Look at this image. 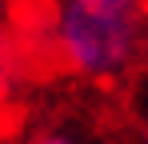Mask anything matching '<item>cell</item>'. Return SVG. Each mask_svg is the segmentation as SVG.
I'll use <instances>...</instances> for the list:
<instances>
[{"mask_svg":"<svg viewBox=\"0 0 148 144\" xmlns=\"http://www.w3.org/2000/svg\"><path fill=\"white\" fill-rule=\"evenodd\" d=\"M36 144H76L72 136H60V132H52V136H40Z\"/></svg>","mask_w":148,"mask_h":144,"instance_id":"277c9868","label":"cell"},{"mask_svg":"<svg viewBox=\"0 0 148 144\" xmlns=\"http://www.w3.org/2000/svg\"><path fill=\"white\" fill-rule=\"evenodd\" d=\"M140 144H148V116L140 120Z\"/></svg>","mask_w":148,"mask_h":144,"instance_id":"52a82bcc","label":"cell"},{"mask_svg":"<svg viewBox=\"0 0 148 144\" xmlns=\"http://www.w3.org/2000/svg\"><path fill=\"white\" fill-rule=\"evenodd\" d=\"M44 72L120 84L148 56V0H48L16 8Z\"/></svg>","mask_w":148,"mask_h":144,"instance_id":"6da1fadb","label":"cell"},{"mask_svg":"<svg viewBox=\"0 0 148 144\" xmlns=\"http://www.w3.org/2000/svg\"><path fill=\"white\" fill-rule=\"evenodd\" d=\"M44 72V60L32 44V36L24 32V24L16 20H0V104H16V96Z\"/></svg>","mask_w":148,"mask_h":144,"instance_id":"7a4b0ae2","label":"cell"},{"mask_svg":"<svg viewBox=\"0 0 148 144\" xmlns=\"http://www.w3.org/2000/svg\"><path fill=\"white\" fill-rule=\"evenodd\" d=\"M40 4H48V0H16V8H40Z\"/></svg>","mask_w":148,"mask_h":144,"instance_id":"8992f818","label":"cell"},{"mask_svg":"<svg viewBox=\"0 0 148 144\" xmlns=\"http://www.w3.org/2000/svg\"><path fill=\"white\" fill-rule=\"evenodd\" d=\"M16 16V0H0V20H12Z\"/></svg>","mask_w":148,"mask_h":144,"instance_id":"5b68a950","label":"cell"},{"mask_svg":"<svg viewBox=\"0 0 148 144\" xmlns=\"http://www.w3.org/2000/svg\"><path fill=\"white\" fill-rule=\"evenodd\" d=\"M8 128H12V108L0 104V144H4V136H8Z\"/></svg>","mask_w":148,"mask_h":144,"instance_id":"3957f363","label":"cell"}]
</instances>
